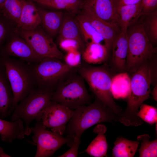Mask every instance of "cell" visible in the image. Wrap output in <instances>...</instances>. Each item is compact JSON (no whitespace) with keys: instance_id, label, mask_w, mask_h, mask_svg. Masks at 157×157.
<instances>
[{"instance_id":"30bf717a","label":"cell","mask_w":157,"mask_h":157,"mask_svg":"<svg viewBox=\"0 0 157 157\" xmlns=\"http://www.w3.org/2000/svg\"><path fill=\"white\" fill-rule=\"evenodd\" d=\"M13 31L25 40L41 58H54L63 60L64 55L58 48L53 38L40 26L30 30L15 27Z\"/></svg>"},{"instance_id":"f35d334b","label":"cell","mask_w":157,"mask_h":157,"mask_svg":"<svg viewBox=\"0 0 157 157\" xmlns=\"http://www.w3.org/2000/svg\"><path fill=\"white\" fill-rule=\"evenodd\" d=\"M36 2L40 4L45 5L47 3L51 0H30Z\"/></svg>"},{"instance_id":"e575fe53","label":"cell","mask_w":157,"mask_h":157,"mask_svg":"<svg viewBox=\"0 0 157 157\" xmlns=\"http://www.w3.org/2000/svg\"><path fill=\"white\" fill-rule=\"evenodd\" d=\"M141 3L142 9L140 16L157 10V0H142Z\"/></svg>"},{"instance_id":"603a6c76","label":"cell","mask_w":157,"mask_h":157,"mask_svg":"<svg viewBox=\"0 0 157 157\" xmlns=\"http://www.w3.org/2000/svg\"><path fill=\"white\" fill-rule=\"evenodd\" d=\"M108 51L104 44L91 42L86 44L82 58L87 64H100L106 60Z\"/></svg>"},{"instance_id":"4316f807","label":"cell","mask_w":157,"mask_h":157,"mask_svg":"<svg viewBox=\"0 0 157 157\" xmlns=\"http://www.w3.org/2000/svg\"><path fill=\"white\" fill-rule=\"evenodd\" d=\"M75 18L85 44L91 42L101 44L102 42H104L102 35L83 14L81 13Z\"/></svg>"},{"instance_id":"7402d4cb","label":"cell","mask_w":157,"mask_h":157,"mask_svg":"<svg viewBox=\"0 0 157 157\" xmlns=\"http://www.w3.org/2000/svg\"><path fill=\"white\" fill-rule=\"evenodd\" d=\"M107 130L106 127L104 124H98L96 126L93 131L97 135L85 152L93 157L106 156L108 146L105 134Z\"/></svg>"},{"instance_id":"74e56055","label":"cell","mask_w":157,"mask_h":157,"mask_svg":"<svg viewBox=\"0 0 157 157\" xmlns=\"http://www.w3.org/2000/svg\"><path fill=\"white\" fill-rule=\"evenodd\" d=\"M153 97L155 101H157V85L156 84L153 90L151 92Z\"/></svg>"},{"instance_id":"1f68e13d","label":"cell","mask_w":157,"mask_h":157,"mask_svg":"<svg viewBox=\"0 0 157 157\" xmlns=\"http://www.w3.org/2000/svg\"><path fill=\"white\" fill-rule=\"evenodd\" d=\"M13 28V25L0 14V50Z\"/></svg>"},{"instance_id":"277c9868","label":"cell","mask_w":157,"mask_h":157,"mask_svg":"<svg viewBox=\"0 0 157 157\" xmlns=\"http://www.w3.org/2000/svg\"><path fill=\"white\" fill-rule=\"evenodd\" d=\"M56 88L39 85L16 106L12 115L11 121L20 119L25 124L26 135L31 133L30 124L33 120L40 121L43 113L51 101Z\"/></svg>"},{"instance_id":"ac0fdd59","label":"cell","mask_w":157,"mask_h":157,"mask_svg":"<svg viewBox=\"0 0 157 157\" xmlns=\"http://www.w3.org/2000/svg\"><path fill=\"white\" fill-rule=\"evenodd\" d=\"M58 40L63 39L74 40L78 43L81 52L85 47V43L81 34L75 17L72 15H64L62 25L58 33Z\"/></svg>"},{"instance_id":"d4e9b609","label":"cell","mask_w":157,"mask_h":157,"mask_svg":"<svg viewBox=\"0 0 157 157\" xmlns=\"http://www.w3.org/2000/svg\"><path fill=\"white\" fill-rule=\"evenodd\" d=\"M139 142L132 141L123 137H117L112 149V156L133 157L137 150Z\"/></svg>"},{"instance_id":"8d00e7d4","label":"cell","mask_w":157,"mask_h":157,"mask_svg":"<svg viewBox=\"0 0 157 157\" xmlns=\"http://www.w3.org/2000/svg\"><path fill=\"white\" fill-rule=\"evenodd\" d=\"M142 0H119V6L127 4H133L137 3Z\"/></svg>"},{"instance_id":"8992f818","label":"cell","mask_w":157,"mask_h":157,"mask_svg":"<svg viewBox=\"0 0 157 157\" xmlns=\"http://www.w3.org/2000/svg\"><path fill=\"white\" fill-rule=\"evenodd\" d=\"M128 52L125 72H134L147 61L156 58L157 47L151 43L139 21L128 28Z\"/></svg>"},{"instance_id":"9a60e30c","label":"cell","mask_w":157,"mask_h":157,"mask_svg":"<svg viewBox=\"0 0 157 157\" xmlns=\"http://www.w3.org/2000/svg\"><path fill=\"white\" fill-rule=\"evenodd\" d=\"M111 49V65L112 69L119 73L125 72L128 52L126 33L121 31L114 39Z\"/></svg>"},{"instance_id":"8fae6325","label":"cell","mask_w":157,"mask_h":157,"mask_svg":"<svg viewBox=\"0 0 157 157\" xmlns=\"http://www.w3.org/2000/svg\"><path fill=\"white\" fill-rule=\"evenodd\" d=\"M74 110L51 101L44 110L40 121L46 128L62 135Z\"/></svg>"},{"instance_id":"ffe728a7","label":"cell","mask_w":157,"mask_h":157,"mask_svg":"<svg viewBox=\"0 0 157 157\" xmlns=\"http://www.w3.org/2000/svg\"><path fill=\"white\" fill-rule=\"evenodd\" d=\"M25 135V126L22 119L8 121L0 118V135L3 141L12 143L16 139H23Z\"/></svg>"},{"instance_id":"9c48e42d","label":"cell","mask_w":157,"mask_h":157,"mask_svg":"<svg viewBox=\"0 0 157 157\" xmlns=\"http://www.w3.org/2000/svg\"><path fill=\"white\" fill-rule=\"evenodd\" d=\"M33 127L30 128L33 134L32 140L37 146L35 157H47L53 155L62 146L66 144L71 147L74 142L72 138L62 135L45 128L41 121H37Z\"/></svg>"},{"instance_id":"5b68a950","label":"cell","mask_w":157,"mask_h":157,"mask_svg":"<svg viewBox=\"0 0 157 157\" xmlns=\"http://www.w3.org/2000/svg\"><path fill=\"white\" fill-rule=\"evenodd\" d=\"M77 68L58 83L51 99V101L73 110L80 106L90 104L91 100L85 80Z\"/></svg>"},{"instance_id":"484cf974","label":"cell","mask_w":157,"mask_h":157,"mask_svg":"<svg viewBox=\"0 0 157 157\" xmlns=\"http://www.w3.org/2000/svg\"><path fill=\"white\" fill-rule=\"evenodd\" d=\"M23 0H6L0 10V14L14 27L17 26L21 15Z\"/></svg>"},{"instance_id":"60d3db41","label":"cell","mask_w":157,"mask_h":157,"mask_svg":"<svg viewBox=\"0 0 157 157\" xmlns=\"http://www.w3.org/2000/svg\"><path fill=\"white\" fill-rule=\"evenodd\" d=\"M6 0H0V10Z\"/></svg>"},{"instance_id":"7a4b0ae2","label":"cell","mask_w":157,"mask_h":157,"mask_svg":"<svg viewBox=\"0 0 157 157\" xmlns=\"http://www.w3.org/2000/svg\"><path fill=\"white\" fill-rule=\"evenodd\" d=\"M118 121V115L96 97L94 101L74 110L64 132L67 137L81 139L84 132L97 124Z\"/></svg>"},{"instance_id":"7c38bea8","label":"cell","mask_w":157,"mask_h":157,"mask_svg":"<svg viewBox=\"0 0 157 157\" xmlns=\"http://www.w3.org/2000/svg\"><path fill=\"white\" fill-rule=\"evenodd\" d=\"M0 57H15L29 64L43 59L25 40L13 31L0 50Z\"/></svg>"},{"instance_id":"f1b7e54d","label":"cell","mask_w":157,"mask_h":157,"mask_svg":"<svg viewBox=\"0 0 157 157\" xmlns=\"http://www.w3.org/2000/svg\"><path fill=\"white\" fill-rule=\"evenodd\" d=\"M150 137L147 134L138 136L137 140L140 141L141 146L138 149L140 157L157 156V140H149Z\"/></svg>"},{"instance_id":"d590c367","label":"cell","mask_w":157,"mask_h":157,"mask_svg":"<svg viewBox=\"0 0 157 157\" xmlns=\"http://www.w3.org/2000/svg\"><path fill=\"white\" fill-rule=\"evenodd\" d=\"M81 142V139L74 138V142L71 148L68 151L62 155L58 156L59 157H77L79 146Z\"/></svg>"},{"instance_id":"d6986e66","label":"cell","mask_w":157,"mask_h":157,"mask_svg":"<svg viewBox=\"0 0 157 157\" xmlns=\"http://www.w3.org/2000/svg\"><path fill=\"white\" fill-rule=\"evenodd\" d=\"M142 9L141 1L136 4L118 6V24L121 31L126 33L129 27L137 21L141 15Z\"/></svg>"},{"instance_id":"2e32d148","label":"cell","mask_w":157,"mask_h":157,"mask_svg":"<svg viewBox=\"0 0 157 157\" xmlns=\"http://www.w3.org/2000/svg\"><path fill=\"white\" fill-rule=\"evenodd\" d=\"M13 95L5 68L0 62V118L10 115Z\"/></svg>"},{"instance_id":"5bb4252c","label":"cell","mask_w":157,"mask_h":157,"mask_svg":"<svg viewBox=\"0 0 157 157\" xmlns=\"http://www.w3.org/2000/svg\"><path fill=\"white\" fill-rule=\"evenodd\" d=\"M81 9V14L102 35L104 41V45L109 51L111 49L114 39L121 32L119 27L116 24L108 23L100 19L89 10Z\"/></svg>"},{"instance_id":"6da1fadb","label":"cell","mask_w":157,"mask_h":157,"mask_svg":"<svg viewBox=\"0 0 157 157\" xmlns=\"http://www.w3.org/2000/svg\"><path fill=\"white\" fill-rule=\"evenodd\" d=\"M154 60L146 62L132 73L131 92L127 98L126 108L118 114V121L125 126H137L143 123L137 113L140 106L151 94L153 77L151 62Z\"/></svg>"},{"instance_id":"3957f363","label":"cell","mask_w":157,"mask_h":157,"mask_svg":"<svg viewBox=\"0 0 157 157\" xmlns=\"http://www.w3.org/2000/svg\"><path fill=\"white\" fill-rule=\"evenodd\" d=\"M0 62L5 68L13 92L11 114L19 103L37 87V81L29 63L10 57H0Z\"/></svg>"},{"instance_id":"44dd1931","label":"cell","mask_w":157,"mask_h":157,"mask_svg":"<svg viewBox=\"0 0 157 157\" xmlns=\"http://www.w3.org/2000/svg\"><path fill=\"white\" fill-rule=\"evenodd\" d=\"M38 8L41 20V25L44 31L53 38L58 33L62 25L64 16L63 12Z\"/></svg>"},{"instance_id":"cb8c5ba5","label":"cell","mask_w":157,"mask_h":157,"mask_svg":"<svg viewBox=\"0 0 157 157\" xmlns=\"http://www.w3.org/2000/svg\"><path fill=\"white\" fill-rule=\"evenodd\" d=\"M131 90V77L126 72L119 73L113 76L110 91L114 98L127 99Z\"/></svg>"},{"instance_id":"52a82bcc","label":"cell","mask_w":157,"mask_h":157,"mask_svg":"<svg viewBox=\"0 0 157 157\" xmlns=\"http://www.w3.org/2000/svg\"><path fill=\"white\" fill-rule=\"evenodd\" d=\"M77 70L88 85L96 97L117 115L122 111L115 102L110 91L113 77L106 66H94L85 63L77 67Z\"/></svg>"},{"instance_id":"836d02e7","label":"cell","mask_w":157,"mask_h":157,"mask_svg":"<svg viewBox=\"0 0 157 157\" xmlns=\"http://www.w3.org/2000/svg\"><path fill=\"white\" fill-rule=\"evenodd\" d=\"M58 41L60 47L67 52L76 50H79L81 52L78 43L74 40L63 39L58 40Z\"/></svg>"},{"instance_id":"83f0119b","label":"cell","mask_w":157,"mask_h":157,"mask_svg":"<svg viewBox=\"0 0 157 157\" xmlns=\"http://www.w3.org/2000/svg\"><path fill=\"white\" fill-rule=\"evenodd\" d=\"M138 21L142 24L150 41L155 45L157 42V10L141 16Z\"/></svg>"},{"instance_id":"ab89813d","label":"cell","mask_w":157,"mask_h":157,"mask_svg":"<svg viewBox=\"0 0 157 157\" xmlns=\"http://www.w3.org/2000/svg\"><path fill=\"white\" fill-rule=\"evenodd\" d=\"M11 156L5 153L3 148L0 147V157H10Z\"/></svg>"},{"instance_id":"4dcf8cb0","label":"cell","mask_w":157,"mask_h":157,"mask_svg":"<svg viewBox=\"0 0 157 157\" xmlns=\"http://www.w3.org/2000/svg\"><path fill=\"white\" fill-rule=\"evenodd\" d=\"M139 108L137 116L143 121L151 124L157 123V109L156 107L142 103Z\"/></svg>"},{"instance_id":"f546056e","label":"cell","mask_w":157,"mask_h":157,"mask_svg":"<svg viewBox=\"0 0 157 157\" xmlns=\"http://www.w3.org/2000/svg\"><path fill=\"white\" fill-rule=\"evenodd\" d=\"M84 0H51L44 6L58 10H64L72 14L81 9Z\"/></svg>"},{"instance_id":"4fadbf2b","label":"cell","mask_w":157,"mask_h":157,"mask_svg":"<svg viewBox=\"0 0 157 157\" xmlns=\"http://www.w3.org/2000/svg\"><path fill=\"white\" fill-rule=\"evenodd\" d=\"M119 1L84 0L81 8L89 10L97 17L108 22L118 25L117 9Z\"/></svg>"},{"instance_id":"e0dca14e","label":"cell","mask_w":157,"mask_h":157,"mask_svg":"<svg viewBox=\"0 0 157 157\" xmlns=\"http://www.w3.org/2000/svg\"><path fill=\"white\" fill-rule=\"evenodd\" d=\"M41 20L38 7L30 0H23L22 11L17 27L30 30L39 26Z\"/></svg>"},{"instance_id":"ba28073f","label":"cell","mask_w":157,"mask_h":157,"mask_svg":"<svg viewBox=\"0 0 157 157\" xmlns=\"http://www.w3.org/2000/svg\"><path fill=\"white\" fill-rule=\"evenodd\" d=\"M61 60L54 58H46L36 63L30 64L38 86L56 88L65 76L77 68L68 66Z\"/></svg>"},{"instance_id":"d6a6232c","label":"cell","mask_w":157,"mask_h":157,"mask_svg":"<svg viewBox=\"0 0 157 157\" xmlns=\"http://www.w3.org/2000/svg\"><path fill=\"white\" fill-rule=\"evenodd\" d=\"M82 54L79 50H76L67 52L64 56V62L72 68H77L82 63Z\"/></svg>"}]
</instances>
